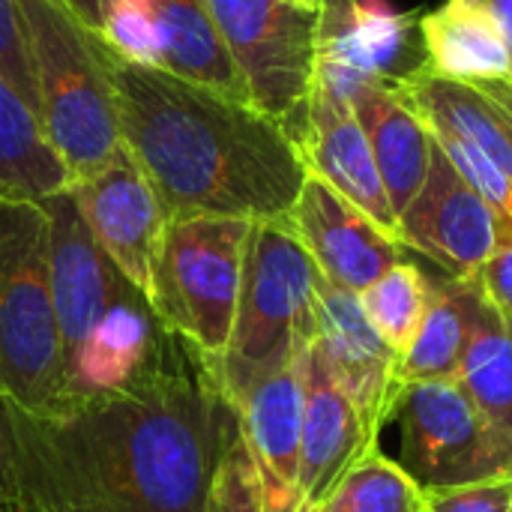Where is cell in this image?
Instances as JSON below:
<instances>
[{
    "mask_svg": "<svg viewBox=\"0 0 512 512\" xmlns=\"http://www.w3.org/2000/svg\"><path fill=\"white\" fill-rule=\"evenodd\" d=\"M24 504L39 512H210L240 411L168 333L129 384L45 411L6 402Z\"/></svg>",
    "mask_w": 512,
    "mask_h": 512,
    "instance_id": "1",
    "label": "cell"
},
{
    "mask_svg": "<svg viewBox=\"0 0 512 512\" xmlns=\"http://www.w3.org/2000/svg\"><path fill=\"white\" fill-rule=\"evenodd\" d=\"M123 147L168 219H282L309 171L288 129L246 99L222 96L120 57L102 36Z\"/></svg>",
    "mask_w": 512,
    "mask_h": 512,
    "instance_id": "2",
    "label": "cell"
},
{
    "mask_svg": "<svg viewBox=\"0 0 512 512\" xmlns=\"http://www.w3.org/2000/svg\"><path fill=\"white\" fill-rule=\"evenodd\" d=\"M48 216L51 303L60 342V399L84 402L141 375L168 333L147 297L111 264L69 189L39 201ZM54 408V405H51Z\"/></svg>",
    "mask_w": 512,
    "mask_h": 512,
    "instance_id": "3",
    "label": "cell"
},
{
    "mask_svg": "<svg viewBox=\"0 0 512 512\" xmlns=\"http://www.w3.org/2000/svg\"><path fill=\"white\" fill-rule=\"evenodd\" d=\"M15 9L36 87V117L72 186L123 147L99 33H90L60 0H15Z\"/></svg>",
    "mask_w": 512,
    "mask_h": 512,
    "instance_id": "4",
    "label": "cell"
},
{
    "mask_svg": "<svg viewBox=\"0 0 512 512\" xmlns=\"http://www.w3.org/2000/svg\"><path fill=\"white\" fill-rule=\"evenodd\" d=\"M321 279L288 216L252 222L231 339L222 360L210 369L234 408L264 378L288 369L315 339Z\"/></svg>",
    "mask_w": 512,
    "mask_h": 512,
    "instance_id": "5",
    "label": "cell"
},
{
    "mask_svg": "<svg viewBox=\"0 0 512 512\" xmlns=\"http://www.w3.org/2000/svg\"><path fill=\"white\" fill-rule=\"evenodd\" d=\"M249 219L177 216L168 219L153 264L147 303L165 333L213 369L231 339Z\"/></svg>",
    "mask_w": 512,
    "mask_h": 512,
    "instance_id": "6",
    "label": "cell"
},
{
    "mask_svg": "<svg viewBox=\"0 0 512 512\" xmlns=\"http://www.w3.org/2000/svg\"><path fill=\"white\" fill-rule=\"evenodd\" d=\"M0 390L24 411L60 399L48 216L39 201L0 195Z\"/></svg>",
    "mask_w": 512,
    "mask_h": 512,
    "instance_id": "7",
    "label": "cell"
},
{
    "mask_svg": "<svg viewBox=\"0 0 512 512\" xmlns=\"http://www.w3.org/2000/svg\"><path fill=\"white\" fill-rule=\"evenodd\" d=\"M426 495L512 477V447L480 414L459 381L399 384L378 444Z\"/></svg>",
    "mask_w": 512,
    "mask_h": 512,
    "instance_id": "8",
    "label": "cell"
},
{
    "mask_svg": "<svg viewBox=\"0 0 512 512\" xmlns=\"http://www.w3.org/2000/svg\"><path fill=\"white\" fill-rule=\"evenodd\" d=\"M249 102L300 138L318 66V12L288 0H207Z\"/></svg>",
    "mask_w": 512,
    "mask_h": 512,
    "instance_id": "9",
    "label": "cell"
},
{
    "mask_svg": "<svg viewBox=\"0 0 512 512\" xmlns=\"http://www.w3.org/2000/svg\"><path fill=\"white\" fill-rule=\"evenodd\" d=\"M99 36L126 60L249 102L207 0H114Z\"/></svg>",
    "mask_w": 512,
    "mask_h": 512,
    "instance_id": "10",
    "label": "cell"
},
{
    "mask_svg": "<svg viewBox=\"0 0 512 512\" xmlns=\"http://www.w3.org/2000/svg\"><path fill=\"white\" fill-rule=\"evenodd\" d=\"M399 240L405 249L435 261L447 276L468 279L501 243H510L512 225L456 171L432 138L426 180L399 213Z\"/></svg>",
    "mask_w": 512,
    "mask_h": 512,
    "instance_id": "11",
    "label": "cell"
},
{
    "mask_svg": "<svg viewBox=\"0 0 512 512\" xmlns=\"http://www.w3.org/2000/svg\"><path fill=\"white\" fill-rule=\"evenodd\" d=\"M69 192L102 252L147 297L168 213L135 156L120 147L99 171L72 183Z\"/></svg>",
    "mask_w": 512,
    "mask_h": 512,
    "instance_id": "12",
    "label": "cell"
},
{
    "mask_svg": "<svg viewBox=\"0 0 512 512\" xmlns=\"http://www.w3.org/2000/svg\"><path fill=\"white\" fill-rule=\"evenodd\" d=\"M288 222L321 276L354 294H363L387 270L402 264L408 252L393 234L375 225L315 174L306 177Z\"/></svg>",
    "mask_w": 512,
    "mask_h": 512,
    "instance_id": "13",
    "label": "cell"
},
{
    "mask_svg": "<svg viewBox=\"0 0 512 512\" xmlns=\"http://www.w3.org/2000/svg\"><path fill=\"white\" fill-rule=\"evenodd\" d=\"M315 348L333 381L354 402L369 432L378 438L387 405L399 387L396 351L378 336L360 306V294L321 279L315 297Z\"/></svg>",
    "mask_w": 512,
    "mask_h": 512,
    "instance_id": "14",
    "label": "cell"
},
{
    "mask_svg": "<svg viewBox=\"0 0 512 512\" xmlns=\"http://www.w3.org/2000/svg\"><path fill=\"white\" fill-rule=\"evenodd\" d=\"M303 381V429H300V512L315 510L339 486V480L378 447L354 402L333 381L315 342L300 357Z\"/></svg>",
    "mask_w": 512,
    "mask_h": 512,
    "instance_id": "15",
    "label": "cell"
},
{
    "mask_svg": "<svg viewBox=\"0 0 512 512\" xmlns=\"http://www.w3.org/2000/svg\"><path fill=\"white\" fill-rule=\"evenodd\" d=\"M297 147L309 174L321 177L330 189L399 240V216L390 207L369 138L345 96L318 81L312 84Z\"/></svg>",
    "mask_w": 512,
    "mask_h": 512,
    "instance_id": "16",
    "label": "cell"
},
{
    "mask_svg": "<svg viewBox=\"0 0 512 512\" xmlns=\"http://www.w3.org/2000/svg\"><path fill=\"white\" fill-rule=\"evenodd\" d=\"M237 411L243 441L261 483L264 512H300L303 381L297 360L264 378Z\"/></svg>",
    "mask_w": 512,
    "mask_h": 512,
    "instance_id": "17",
    "label": "cell"
},
{
    "mask_svg": "<svg viewBox=\"0 0 512 512\" xmlns=\"http://www.w3.org/2000/svg\"><path fill=\"white\" fill-rule=\"evenodd\" d=\"M348 102L369 138L390 207L399 216L426 180L432 132L402 96L396 81L369 78L351 90Z\"/></svg>",
    "mask_w": 512,
    "mask_h": 512,
    "instance_id": "18",
    "label": "cell"
},
{
    "mask_svg": "<svg viewBox=\"0 0 512 512\" xmlns=\"http://www.w3.org/2000/svg\"><path fill=\"white\" fill-rule=\"evenodd\" d=\"M417 24L426 45V63L438 75L465 84L512 78L510 51L489 6H462L447 0Z\"/></svg>",
    "mask_w": 512,
    "mask_h": 512,
    "instance_id": "19",
    "label": "cell"
},
{
    "mask_svg": "<svg viewBox=\"0 0 512 512\" xmlns=\"http://www.w3.org/2000/svg\"><path fill=\"white\" fill-rule=\"evenodd\" d=\"M477 276H432V306L429 315L414 336L411 348L396 363V381H456L468 339H471V315L477 300Z\"/></svg>",
    "mask_w": 512,
    "mask_h": 512,
    "instance_id": "20",
    "label": "cell"
},
{
    "mask_svg": "<svg viewBox=\"0 0 512 512\" xmlns=\"http://www.w3.org/2000/svg\"><path fill=\"white\" fill-rule=\"evenodd\" d=\"M456 381L512 447V321L498 315L483 288H477L471 339Z\"/></svg>",
    "mask_w": 512,
    "mask_h": 512,
    "instance_id": "21",
    "label": "cell"
},
{
    "mask_svg": "<svg viewBox=\"0 0 512 512\" xmlns=\"http://www.w3.org/2000/svg\"><path fill=\"white\" fill-rule=\"evenodd\" d=\"M69 189V177L30 105L0 78V195L42 201Z\"/></svg>",
    "mask_w": 512,
    "mask_h": 512,
    "instance_id": "22",
    "label": "cell"
},
{
    "mask_svg": "<svg viewBox=\"0 0 512 512\" xmlns=\"http://www.w3.org/2000/svg\"><path fill=\"white\" fill-rule=\"evenodd\" d=\"M360 306L378 336L402 357L420 333L432 306V276L402 261L360 294Z\"/></svg>",
    "mask_w": 512,
    "mask_h": 512,
    "instance_id": "23",
    "label": "cell"
},
{
    "mask_svg": "<svg viewBox=\"0 0 512 512\" xmlns=\"http://www.w3.org/2000/svg\"><path fill=\"white\" fill-rule=\"evenodd\" d=\"M303 512H429V498L375 447L339 480L324 504Z\"/></svg>",
    "mask_w": 512,
    "mask_h": 512,
    "instance_id": "24",
    "label": "cell"
},
{
    "mask_svg": "<svg viewBox=\"0 0 512 512\" xmlns=\"http://www.w3.org/2000/svg\"><path fill=\"white\" fill-rule=\"evenodd\" d=\"M210 512H264V501H261V483L252 465V456L246 450L243 441V429L240 438L231 444L216 489H213V501H210Z\"/></svg>",
    "mask_w": 512,
    "mask_h": 512,
    "instance_id": "25",
    "label": "cell"
},
{
    "mask_svg": "<svg viewBox=\"0 0 512 512\" xmlns=\"http://www.w3.org/2000/svg\"><path fill=\"white\" fill-rule=\"evenodd\" d=\"M0 78L36 114V87H33V72H30V60H27L24 33H21L15 0H0Z\"/></svg>",
    "mask_w": 512,
    "mask_h": 512,
    "instance_id": "26",
    "label": "cell"
},
{
    "mask_svg": "<svg viewBox=\"0 0 512 512\" xmlns=\"http://www.w3.org/2000/svg\"><path fill=\"white\" fill-rule=\"evenodd\" d=\"M429 512H512V477L429 492Z\"/></svg>",
    "mask_w": 512,
    "mask_h": 512,
    "instance_id": "27",
    "label": "cell"
},
{
    "mask_svg": "<svg viewBox=\"0 0 512 512\" xmlns=\"http://www.w3.org/2000/svg\"><path fill=\"white\" fill-rule=\"evenodd\" d=\"M477 282L498 315L512 321V240L489 255V261L477 270Z\"/></svg>",
    "mask_w": 512,
    "mask_h": 512,
    "instance_id": "28",
    "label": "cell"
},
{
    "mask_svg": "<svg viewBox=\"0 0 512 512\" xmlns=\"http://www.w3.org/2000/svg\"><path fill=\"white\" fill-rule=\"evenodd\" d=\"M24 504L21 486H18V468H15V450L6 426V396L0 390V507Z\"/></svg>",
    "mask_w": 512,
    "mask_h": 512,
    "instance_id": "29",
    "label": "cell"
},
{
    "mask_svg": "<svg viewBox=\"0 0 512 512\" xmlns=\"http://www.w3.org/2000/svg\"><path fill=\"white\" fill-rule=\"evenodd\" d=\"M90 33H102L105 27V18H108V9L114 0H60Z\"/></svg>",
    "mask_w": 512,
    "mask_h": 512,
    "instance_id": "30",
    "label": "cell"
},
{
    "mask_svg": "<svg viewBox=\"0 0 512 512\" xmlns=\"http://www.w3.org/2000/svg\"><path fill=\"white\" fill-rule=\"evenodd\" d=\"M489 12L495 15V21L501 27V36L507 42V51H510L512 60V0H492L489 3Z\"/></svg>",
    "mask_w": 512,
    "mask_h": 512,
    "instance_id": "31",
    "label": "cell"
},
{
    "mask_svg": "<svg viewBox=\"0 0 512 512\" xmlns=\"http://www.w3.org/2000/svg\"><path fill=\"white\" fill-rule=\"evenodd\" d=\"M480 90H486L501 108H504V114L510 117L512 123V78L510 81H483V84H477Z\"/></svg>",
    "mask_w": 512,
    "mask_h": 512,
    "instance_id": "32",
    "label": "cell"
},
{
    "mask_svg": "<svg viewBox=\"0 0 512 512\" xmlns=\"http://www.w3.org/2000/svg\"><path fill=\"white\" fill-rule=\"evenodd\" d=\"M288 3H294V6H303V9H321V0H288Z\"/></svg>",
    "mask_w": 512,
    "mask_h": 512,
    "instance_id": "33",
    "label": "cell"
},
{
    "mask_svg": "<svg viewBox=\"0 0 512 512\" xmlns=\"http://www.w3.org/2000/svg\"><path fill=\"white\" fill-rule=\"evenodd\" d=\"M0 512H39V510H33L30 504H15V507H0Z\"/></svg>",
    "mask_w": 512,
    "mask_h": 512,
    "instance_id": "34",
    "label": "cell"
},
{
    "mask_svg": "<svg viewBox=\"0 0 512 512\" xmlns=\"http://www.w3.org/2000/svg\"><path fill=\"white\" fill-rule=\"evenodd\" d=\"M453 3H462V6H489L492 0H453Z\"/></svg>",
    "mask_w": 512,
    "mask_h": 512,
    "instance_id": "35",
    "label": "cell"
}]
</instances>
